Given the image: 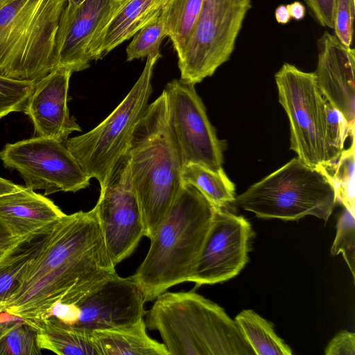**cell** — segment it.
Here are the masks:
<instances>
[{
  "mask_svg": "<svg viewBox=\"0 0 355 355\" xmlns=\"http://www.w3.org/2000/svg\"><path fill=\"white\" fill-rule=\"evenodd\" d=\"M126 0H83L67 3L56 37L58 67L72 72L87 69V49L92 40Z\"/></svg>",
  "mask_w": 355,
  "mask_h": 355,
  "instance_id": "cell-15",
  "label": "cell"
},
{
  "mask_svg": "<svg viewBox=\"0 0 355 355\" xmlns=\"http://www.w3.org/2000/svg\"><path fill=\"white\" fill-rule=\"evenodd\" d=\"M195 85L174 79L163 92L169 125L182 166L195 163L212 171L223 169V142L217 137Z\"/></svg>",
  "mask_w": 355,
  "mask_h": 355,
  "instance_id": "cell-11",
  "label": "cell"
},
{
  "mask_svg": "<svg viewBox=\"0 0 355 355\" xmlns=\"http://www.w3.org/2000/svg\"><path fill=\"white\" fill-rule=\"evenodd\" d=\"M286 6L291 18L300 21L305 17L306 8L301 2L294 1Z\"/></svg>",
  "mask_w": 355,
  "mask_h": 355,
  "instance_id": "cell-37",
  "label": "cell"
},
{
  "mask_svg": "<svg viewBox=\"0 0 355 355\" xmlns=\"http://www.w3.org/2000/svg\"><path fill=\"white\" fill-rule=\"evenodd\" d=\"M34 84L0 76V119L10 112H24Z\"/></svg>",
  "mask_w": 355,
  "mask_h": 355,
  "instance_id": "cell-30",
  "label": "cell"
},
{
  "mask_svg": "<svg viewBox=\"0 0 355 355\" xmlns=\"http://www.w3.org/2000/svg\"><path fill=\"white\" fill-rule=\"evenodd\" d=\"M182 184L194 187L216 208H225L235 198V186L223 169L212 171L199 164L184 165Z\"/></svg>",
  "mask_w": 355,
  "mask_h": 355,
  "instance_id": "cell-22",
  "label": "cell"
},
{
  "mask_svg": "<svg viewBox=\"0 0 355 355\" xmlns=\"http://www.w3.org/2000/svg\"><path fill=\"white\" fill-rule=\"evenodd\" d=\"M234 320L255 355L292 354L291 347L274 331L272 323L253 310H243Z\"/></svg>",
  "mask_w": 355,
  "mask_h": 355,
  "instance_id": "cell-23",
  "label": "cell"
},
{
  "mask_svg": "<svg viewBox=\"0 0 355 355\" xmlns=\"http://www.w3.org/2000/svg\"><path fill=\"white\" fill-rule=\"evenodd\" d=\"M352 144L342 152L337 162L323 171L329 178L335 189L336 201L355 214L354 193V132L352 133Z\"/></svg>",
  "mask_w": 355,
  "mask_h": 355,
  "instance_id": "cell-26",
  "label": "cell"
},
{
  "mask_svg": "<svg viewBox=\"0 0 355 355\" xmlns=\"http://www.w3.org/2000/svg\"><path fill=\"white\" fill-rule=\"evenodd\" d=\"M251 0H204L182 54L180 80L196 85L227 62L235 47Z\"/></svg>",
  "mask_w": 355,
  "mask_h": 355,
  "instance_id": "cell-9",
  "label": "cell"
},
{
  "mask_svg": "<svg viewBox=\"0 0 355 355\" xmlns=\"http://www.w3.org/2000/svg\"><path fill=\"white\" fill-rule=\"evenodd\" d=\"M315 21L324 27L333 28L335 0H304Z\"/></svg>",
  "mask_w": 355,
  "mask_h": 355,
  "instance_id": "cell-33",
  "label": "cell"
},
{
  "mask_svg": "<svg viewBox=\"0 0 355 355\" xmlns=\"http://www.w3.org/2000/svg\"><path fill=\"white\" fill-rule=\"evenodd\" d=\"M72 73L58 67L35 82L24 112L31 119L37 136L64 143L72 132L81 131L67 106Z\"/></svg>",
  "mask_w": 355,
  "mask_h": 355,
  "instance_id": "cell-17",
  "label": "cell"
},
{
  "mask_svg": "<svg viewBox=\"0 0 355 355\" xmlns=\"http://www.w3.org/2000/svg\"><path fill=\"white\" fill-rule=\"evenodd\" d=\"M146 315L169 355H255L235 320L193 290L162 293Z\"/></svg>",
  "mask_w": 355,
  "mask_h": 355,
  "instance_id": "cell-4",
  "label": "cell"
},
{
  "mask_svg": "<svg viewBox=\"0 0 355 355\" xmlns=\"http://www.w3.org/2000/svg\"><path fill=\"white\" fill-rule=\"evenodd\" d=\"M21 187V186L0 177V196L15 191Z\"/></svg>",
  "mask_w": 355,
  "mask_h": 355,
  "instance_id": "cell-39",
  "label": "cell"
},
{
  "mask_svg": "<svg viewBox=\"0 0 355 355\" xmlns=\"http://www.w3.org/2000/svg\"><path fill=\"white\" fill-rule=\"evenodd\" d=\"M352 132L354 131L350 130L341 113L327 101V137L330 166L337 162L344 150V144L347 137L349 135H352Z\"/></svg>",
  "mask_w": 355,
  "mask_h": 355,
  "instance_id": "cell-31",
  "label": "cell"
},
{
  "mask_svg": "<svg viewBox=\"0 0 355 355\" xmlns=\"http://www.w3.org/2000/svg\"><path fill=\"white\" fill-rule=\"evenodd\" d=\"M68 3L71 5H78L83 0H67Z\"/></svg>",
  "mask_w": 355,
  "mask_h": 355,
  "instance_id": "cell-42",
  "label": "cell"
},
{
  "mask_svg": "<svg viewBox=\"0 0 355 355\" xmlns=\"http://www.w3.org/2000/svg\"><path fill=\"white\" fill-rule=\"evenodd\" d=\"M36 330L19 318L0 322V355H38Z\"/></svg>",
  "mask_w": 355,
  "mask_h": 355,
  "instance_id": "cell-27",
  "label": "cell"
},
{
  "mask_svg": "<svg viewBox=\"0 0 355 355\" xmlns=\"http://www.w3.org/2000/svg\"><path fill=\"white\" fill-rule=\"evenodd\" d=\"M279 101L286 112L291 149L312 168L330 166L327 137V103L313 72L284 63L275 75Z\"/></svg>",
  "mask_w": 355,
  "mask_h": 355,
  "instance_id": "cell-8",
  "label": "cell"
},
{
  "mask_svg": "<svg viewBox=\"0 0 355 355\" xmlns=\"http://www.w3.org/2000/svg\"><path fill=\"white\" fill-rule=\"evenodd\" d=\"M23 238H24V237H23ZM23 238H22V239H23ZM21 240H20V241H21ZM19 242H18V243H19ZM17 244H15V245H13V246H12V247L8 248H6V249H0V263H1V261H2V260H3V259H4V258H5V257H6L9 254V252H10V251H11V250H12L15 247V245H16Z\"/></svg>",
  "mask_w": 355,
  "mask_h": 355,
  "instance_id": "cell-41",
  "label": "cell"
},
{
  "mask_svg": "<svg viewBox=\"0 0 355 355\" xmlns=\"http://www.w3.org/2000/svg\"><path fill=\"white\" fill-rule=\"evenodd\" d=\"M93 333L101 355H169L164 343L148 335L144 318L132 325Z\"/></svg>",
  "mask_w": 355,
  "mask_h": 355,
  "instance_id": "cell-21",
  "label": "cell"
},
{
  "mask_svg": "<svg viewBox=\"0 0 355 355\" xmlns=\"http://www.w3.org/2000/svg\"><path fill=\"white\" fill-rule=\"evenodd\" d=\"M3 165L19 172L27 187L44 190V195L58 191L76 192L89 185L91 179L82 169L64 143L36 136L0 150Z\"/></svg>",
  "mask_w": 355,
  "mask_h": 355,
  "instance_id": "cell-10",
  "label": "cell"
},
{
  "mask_svg": "<svg viewBox=\"0 0 355 355\" xmlns=\"http://www.w3.org/2000/svg\"><path fill=\"white\" fill-rule=\"evenodd\" d=\"M145 302L132 276L117 274L76 303L79 314L73 326L94 332L132 325L146 315Z\"/></svg>",
  "mask_w": 355,
  "mask_h": 355,
  "instance_id": "cell-14",
  "label": "cell"
},
{
  "mask_svg": "<svg viewBox=\"0 0 355 355\" xmlns=\"http://www.w3.org/2000/svg\"><path fill=\"white\" fill-rule=\"evenodd\" d=\"M215 207L194 187L182 184L149 250L132 275L146 302L189 282L209 230Z\"/></svg>",
  "mask_w": 355,
  "mask_h": 355,
  "instance_id": "cell-2",
  "label": "cell"
},
{
  "mask_svg": "<svg viewBox=\"0 0 355 355\" xmlns=\"http://www.w3.org/2000/svg\"><path fill=\"white\" fill-rule=\"evenodd\" d=\"M149 239L172 207L181 188L182 164L171 131L164 92L137 123L126 152Z\"/></svg>",
  "mask_w": 355,
  "mask_h": 355,
  "instance_id": "cell-3",
  "label": "cell"
},
{
  "mask_svg": "<svg viewBox=\"0 0 355 355\" xmlns=\"http://www.w3.org/2000/svg\"><path fill=\"white\" fill-rule=\"evenodd\" d=\"M110 257L116 266L135 251L144 236L138 196L125 153L101 188L96 204Z\"/></svg>",
  "mask_w": 355,
  "mask_h": 355,
  "instance_id": "cell-12",
  "label": "cell"
},
{
  "mask_svg": "<svg viewBox=\"0 0 355 355\" xmlns=\"http://www.w3.org/2000/svg\"><path fill=\"white\" fill-rule=\"evenodd\" d=\"M204 0H168L160 17L179 57L200 13Z\"/></svg>",
  "mask_w": 355,
  "mask_h": 355,
  "instance_id": "cell-25",
  "label": "cell"
},
{
  "mask_svg": "<svg viewBox=\"0 0 355 355\" xmlns=\"http://www.w3.org/2000/svg\"><path fill=\"white\" fill-rule=\"evenodd\" d=\"M64 214L52 200L27 187L0 196V220L15 238L49 231Z\"/></svg>",
  "mask_w": 355,
  "mask_h": 355,
  "instance_id": "cell-18",
  "label": "cell"
},
{
  "mask_svg": "<svg viewBox=\"0 0 355 355\" xmlns=\"http://www.w3.org/2000/svg\"><path fill=\"white\" fill-rule=\"evenodd\" d=\"M22 238L12 236L7 227L0 220V249L12 247L17 244Z\"/></svg>",
  "mask_w": 355,
  "mask_h": 355,
  "instance_id": "cell-36",
  "label": "cell"
},
{
  "mask_svg": "<svg viewBox=\"0 0 355 355\" xmlns=\"http://www.w3.org/2000/svg\"><path fill=\"white\" fill-rule=\"evenodd\" d=\"M160 57V52L147 57L138 80L106 119L92 130L64 142L84 172L96 179L101 188L126 153L134 130L148 107L153 71Z\"/></svg>",
  "mask_w": 355,
  "mask_h": 355,
  "instance_id": "cell-7",
  "label": "cell"
},
{
  "mask_svg": "<svg viewBox=\"0 0 355 355\" xmlns=\"http://www.w3.org/2000/svg\"><path fill=\"white\" fill-rule=\"evenodd\" d=\"M252 228L242 216L216 208L189 282L212 285L236 277L248 261Z\"/></svg>",
  "mask_w": 355,
  "mask_h": 355,
  "instance_id": "cell-13",
  "label": "cell"
},
{
  "mask_svg": "<svg viewBox=\"0 0 355 355\" xmlns=\"http://www.w3.org/2000/svg\"><path fill=\"white\" fill-rule=\"evenodd\" d=\"M17 318V316L11 315L9 313L5 311L4 302H0V322L5 320H15Z\"/></svg>",
  "mask_w": 355,
  "mask_h": 355,
  "instance_id": "cell-40",
  "label": "cell"
},
{
  "mask_svg": "<svg viewBox=\"0 0 355 355\" xmlns=\"http://www.w3.org/2000/svg\"><path fill=\"white\" fill-rule=\"evenodd\" d=\"M336 202L326 173L297 157L250 186L232 204L259 218L295 220L309 215L327 221Z\"/></svg>",
  "mask_w": 355,
  "mask_h": 355,
  "instance_id": "cell-6",
  "label": "cell"
},
{
  "mask_svg": "<svg viewBox=\"0 0 355 355\" xmlns=\"http://www.w3.org/2000/svg\"><path fill=\"white\" fill-rule=\"evenodd\" d=\"M67 0H10L0 10V76L36 82L58 68Z\"/></svg>",
  "mask_w": 355,
  "mask_h": 355,
  "instance_id": "cell-5",
  "label": "cell"
},
{
  "mask_svg": "<svg viewBox=\"0 0 355 355\" xmlns=\"http://www.w3.org/2000/svg\"><path fill=\"white\" fill-rule=\"evenodd\" d=\"M30 325L36 330L41 349L60 355H101L93 332L65 324L53 316Z\"/></svg>",
  "mask_w": 355,
  "mask_h": 355,
  "instance_id": "cell-20",
  "label": "cell"
},
{
  "mask_svg": "<svg viewBox=\"0 0 355 355\" xmlns=\"http://www.w3.org/2000/svg\"><path fill=\"white\" fill-rule=\"evenodd\" d=\"M275 17L277 22L280 24H286L291 19L287 6L283 4L279 5L275 9Z\"/></svg>",
  "mask_w": 355,
  "mask_h": 355,
  "instance_id": "cell-38",
  "label": "cell"
},
{
  "mask_svg": "<svg viewBox=\"0 0 355 355\" xmlns=\"http://www.w3.org/2000/svg\"><path fill=\"white\" fill-rule=\"evenodd\" d=\"M318 64L313 72L325 99L337 109L354 131L355 51L325 31L317 41Z\"/></svg>",
  "mask_w": 355,
  "mask_h": 355,
  "instance_id": "cell-16",
  "label": "cell"
},
{
  "mask_svg": "<svg viewBox=\"0 0 355 355\" xmlns=\"http://www.w3.org/2000/svg\"><path fill=\"white\" fill-rule=\"evenodd\" d=\"M355 0H335L334 30L335 36L347 46H351L353 36Z\"/></svg>",
  "mask_w": 355,
  "mask_h": 355,
  "instance_id": "cell-32",
  "label": "cell"
},
{
  "mask_svg": "<svg viewBox=\"0 0 355 355\" xmlns=\"http://www.w3.org/2000/svg\"><path fill=\"white\" fill-rule=\"evenodd\" d=\"M355 214L344 207L336 225V234L331 248V254H342L353 279L355 278Z\"/></svg>",
  "mask_w": 355,
  "mask_h": 355,
  "instance_id": "cell-29",
  "label": "cell"
},
{
  "mask_svg": "<svg viewBox=\"0 0 355 355\" xmlns=\"http://www.w3.org/2000/svg\"><path fill=\"white\" fill-rule=\"evenodd\" d=\"M79 309L76 304L56 302L51 311V317H55L60 321L74 325L78 319Z\"/></svg>",
  "mask_w": 355,
  "mask_h": 355,
  "instance_id": "cell-35",
  "label": "cell"
},
{
  "mask_svg": "<svg viewBox=\"0 0 355 355\" xmlns=\"http://www.w3.org/2000/svg\"><path fill=\"white\" fill-rule=\"evenodd\" d=\"M165 37H167L166 32L159 16L134 35L126 47V60L132 61L159 53L160 44Z\"/></svg>",
  "mask_w": 355,
  "mask_h": 355,
  "instance_id": "cell-28",
  "label": "cell"
},
{
  "mask_svg": "<svg viewBox=\"0 0 355 355\" xmlns=\"http://www.w3.org/2000/svg\"><path fill=\"white\" fill-rule=\"evenodd\" d=\"M107 252L97 207L64 214L47 233L5 311L31 324L51 317L58 302L76 304L116 275Z\"/></svg>",
  "mask_w": 355,
  "mask_h": 355,
  "instance_id": "cell-1",
  "label": "cell"
},
{
  "mask_svg": "<svg viewBox=\"0 0 355 355\" xmlns=\"http://www.w3.org/2000/svg\"><path fill=\"white\" fill-rule=\"evenodd\" d=\"M168 0H126L92 40L90 61L102 59L117 46L158 18Z\"/></svg>",
  "mask_w": 355,
  "mask_h": 355,
  "instance_id": "cell-19",
  "label": "cell"
},
{
  "mask_svg": "<svg viewBox=\"0 0 355 355\" xmlns=\"http://www.w3.org/2000/svg\"><path fill=\"white\" fill-rule=\"evenodd\" d=\"M10 0H0V10L6 5Z\"/></svg>",
  "mask_w": 355,
  "mask_h": 355,
  "instance_id": "cell-43",
  "label": "cell"
},
{
  "mask_svg": "<svg viewBox=\"0 0 355 355\" xmlns=\"http://www.w3.org/2000/svg\"><path fill=\"white\" fill-rule=\"evenodd\" d=\"M326 355H354L355 334L346 330L338 333L324 349Z\"/></svg>",
  "mask_w": 355,
  "mask_h": 355,
  "instance_id": "cell-34",
  "label": "cell"
},
{
  "mask_svg": "<svg viewBox=\"0 0 355 355\" xmlns=\"http://www.w3.org/2000/svg\"><path fill=\"white\" fill-rule=\"evenodd\" d=\"M50 230L24 236L1 261L0 302H4L16 289L28 263Z\"/></svg>",
  "mask_w": 355,
  "mask_h": 355,
  "instance_id": "cell-24",
  "label": "cell"
}]
</instances>
